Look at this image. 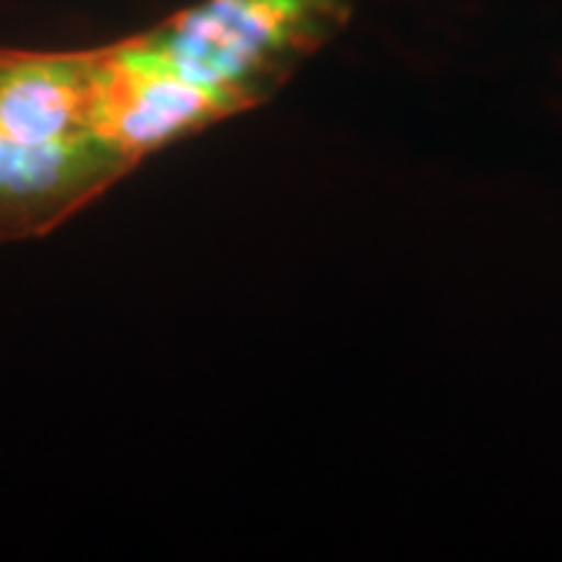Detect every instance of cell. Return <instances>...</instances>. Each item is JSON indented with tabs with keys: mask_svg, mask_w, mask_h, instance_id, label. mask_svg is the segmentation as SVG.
<instances>
[{
	"mask_svg": "<svg viewBox=\"0 0 562 562\" xmlns=\"http://www.w3.org/2000/svg\"><path fill=\"white\" fill-rule=\"evenodd\" d=\"M347 9L349 0H203L151 32L182 76L245 112L334 32Z\"/></svg>",
	"mask_w": 562,
	"mask_h": 562,
	"instance_id": "1",
	"label": "cell"
}]
</instances>
